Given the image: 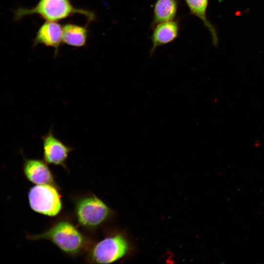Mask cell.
Listing matches in <instances>:
<instances>
[{
	"instance_id": "cell-7",
	"label": "cell",
	"mask_w": 264,
	"mask_h": 264,
	"mask_svg": "<svg viewBox=\"0 0 264 264\" xmlns=\"http://www.w3.org/2000/svg\"><path fill=\"white\" fill-rule=\"evenodd\" d=\"M150 37L152 46L150 50L152 56L158 47L167 44L175 40L179 35V21L172 20L155 24Z\"/></svg>"
},
{
	"instance_id": "cell-4",
	"label": "cell",
	"mask_w": 264,
	"mask_h": 264,
	"mask_svg": "<svg viewBox=\"0 0 264 264\" xmlns=\"http://www.w3.org/2000/svg\"><path fill=\"white\" fill-rule=\"evenodd\" d=\"M56 187L50 184L37 185L28 193L29 205L34 211L50 217L55 216L62 209V201Z\"/></svg>"
},
{
	"instance_id": "cell-8",
	"label": "cell",
	"mask_w": 264,
	"mask_h": 264,
	"mask_svg": "<svg viewBox=\"0 0 264 264\" xmlns=\"http://www.w3.org/2000/svg\"><path fill=\"white\" fill-rule=\"evenodd\" d=\"M23 169L25 176L30 182L37 185L50 184L56 187L52 173L44 161L25 159Z\"/></svg>"
},
{
	"instance_id": "cell-12",
	"label": "cell",
	"mask_w": 264,
	"mask_h": 264,
	"mask_svg": "<svg viewBox=\"0 0 264 264\" xmlns=\"http://www.w3.org/2000/svg\"><path fill=\"white\" fill-rule=\"evenodd\" d=\"M88 31L87 26L67 23L63 26V42L75 47H82L86 44Z\"/></svg>"
},
{
	"instance_id": "cell-11",
	"label": "cell",
	"mask_w": 264,
	"mask_h": 264,
	"mask_svg": "<svg viewBox=\"0 0 264 264\" xmlns=\"http://www.w3.org/2000/svg\"><path fill=\"white\" fill-rule=\"evenodd\" d=\"M184 1L190 14L198 17L202 22L211 34L213 44L217 46L218 37L216 29L208 20L206 14L208 0H184Z\"/></svg>"
},
{
	"instance_id": "cell-2",
	"label": "cell",
	"mask_w": 264,
	"mask_h": 264,
	"mask_svg": "<svg viewBox=\"0 0 264 264\" xmlns=\"http://www.w3.org/2000/svg\"><path fill=\"white\" fill-rule=\"evenodd\" d=\"M32 240H45L50 241L63 252L75 255L86 246L85 237L71 222L60 220L45 231L29 236Z\"/></svg>"
},
{
	"instance_id": "cell-3",
	"label": "cell",
	"mask_w": 264,
	"mask_h": 264,
	"mask_svg": "<svg viewBox=\"0 0 264 264\" xmlns=\"http://www.w3.org/2000/svg\"><path fill=\"white\" fill-rule=\"evenodd\" d=\"M75 214L78 222L83 226L93 228L102 224L111 215L110 208L95 196L79 199L75 204Z\"/></svg>"
},
{
	"instance_id": "cell-9",
	"label": "cell",
	"mask_w": 264,
	"mask_h": 264,
	"mask_svg": "<svg viewBox=\"0 0 264 264\" xmlns=\"http://www.w3.org/2000/svg\"><path fill=\"white\" fill-rule=\"evenodd\" d=\"M63 42V26L56 22L46 21L39 28L35 39L34 45L42 44L55 49L58 52Z\"/></svg>"
},
{
	"instance_id": "cell-5",
	"label": "cell",
	"mask_w": 264,
	"mask_h": 264,
	"mask_svg": "<svg viewBox=\"0 0 264 264\" xmlns=\"http://www.w3.org/2000/svg\"><path fill=\"white\" fill-rule=\"evenodd\" d=\"M128 243L125 237L117 234L105 238L92 248L89 258L97 264H110L120 259L127 252Z\"/></svg>"
},
{
	"instance_id": "cell-6",
	"label": "cell",
	"mask_w": 264,
	"mask_h": 264,
	"mask_svg": "<svg viewBox=\"0 0 264 264\" xmlns=\"http://www.w3.org/2000/svg\"><path fill=\"white\" fill-rule=\"evenodd\" d=\"M44 161L48 164L60 165L66 169V162L69 153L74 149L57 137L51 127L42 136Z\"/></svg>"
},
{
	"instance_id": "cell-1",
	"label": "cell",
	"mask_w": 264,
	"mask_h": 264,
	"mask_svg": "<svg viewBox=\"0 0 264 264\" xmlns=\"http://www.w3.org/2000/svg\"><path fill=\"white\" fill-rule=\"evenodd\" d=\"M14 20L37 14L48 22H57L78 13L89 22L95 20L94 14L89 10L74 7L69 0H40L33 8L19 7L14 12Z\"/></svg>"
},
{
	"instance_id": "cell-10",
	"label": "cell",
	"mask_w": 264,
	"mask_h": 264,
	"mask_svg": "<svg viewBox=\"0 0 264 264\" xmlns=\"http://www.w3.org/2000/svg\"><path fill=\"white\" fill-rule=\"evenodd\" d=\"M178 6L177 0H156L151 27L161 22L174 20L176 16Z\"/></svg>"
}]
</instances>
